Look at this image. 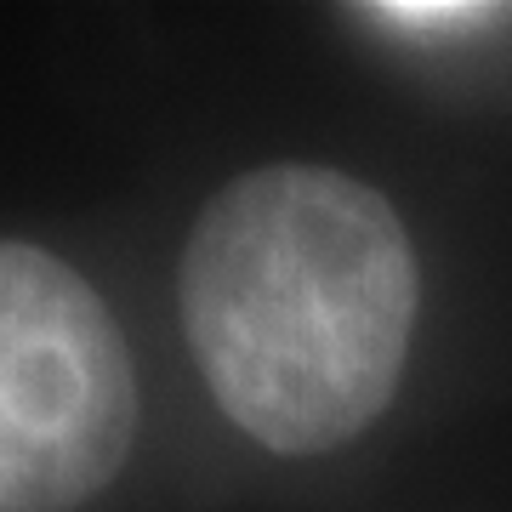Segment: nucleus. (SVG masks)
I'll use <instances>...</instances> for the list:
<instances>
[{
	"mask_svg": "<svg viewBox=\"0 0 512 512\" xmlns=\"http://www.w3.org/2000/svg\"><path fill=\"white\" fill-rule=\"evenodd\" d=\"M137 376L63 256L0 239V512H74L131 456Z\"/></svg>",
	"mask_w": 512,
	"mask_h": 512,
	"instance_id": "obj_2",
	"label": "nucleus"
},
{
	"mask_svg": "<svg viewBox=\"0 0 512 512\" xmlns=\"http://www.w3.org/2000/svg\"><path fill=\"white\" fill-rule=\"evenodd\" d=\"M370 23L382 29H404V35H461V29H484L501 23V6H473V0H376L365 6Z\"/></svg>",
	"mask_w": 512,
	"mask_h": 512,
	"instance_id": "obj_3",
	"label": "nucleus"
},
{
	"mask_svg": "<svg viewBox=\"0 0 512 512\" xmlns=\"http://www.w3.org/2000/svg\"><path fill=\"white\" fill-rule=\"evenodd\" d=\"M399 211L330 165H256L200 211L183 325L222 416L279 456L387 410L421 308Z\"/></svg>",
	"mask_w": 512,
	"mask_h": 512,
	"instance_id": "obj_1",
	"label": "nucleus"
}]
</instances>
